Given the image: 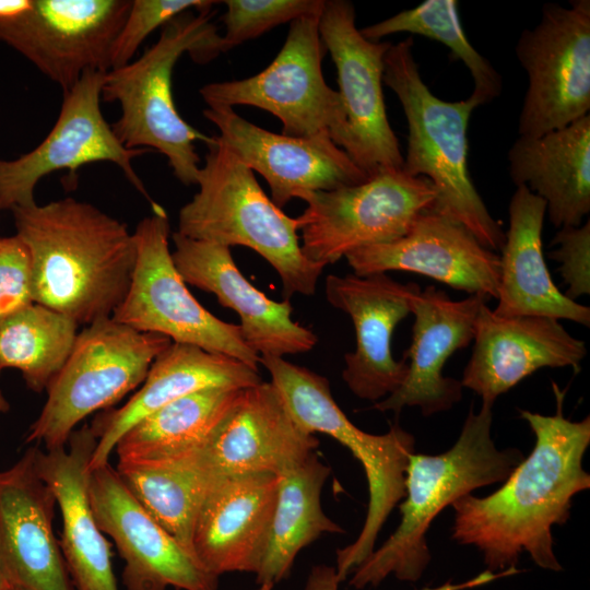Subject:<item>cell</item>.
<instances>
[{
	"label": "cell",
	"instance_id": "38",
	"mask_svg": "<svg viewBox=\"0 0 590 590\" xmlns=\"http://www.w3.org/2000/svg\"><path fill=\"white\" fill-rule=\"evenodd\" d=\"M557 246L548 253L559 263L558 272L568 286L565 295L575 300L590 294V223L560 227L552 240Z\"/></svg>",
	"mask_w": 590,
	"mask_h": 590
},
{
	"label": "cell",
	"instance_id": "31",
	"mask_svg": "<svg viewBox=\"0 0 590 590\" xmlns=\"http://www.w3.org/2000/svg\"><path fill=\"white\" fill-rule=\"evenodd\" d=\"M116 470L149 515L192 552L196 519L220 477L206 471L192 450L156 460L118 461Z\"/></svg>",
	"mask_w": 590,
	"mask_h": 590
},
{
	"label": "cell",
	"instance_id": "19",
	"mask_svg": "<svg viewBox=\"0 0 590 590\" xmlns=\"http://www.w3.org/2000/svg\"><path fill=\"white\" fill-rule=\"evenodd\" d=\"M489 298L481 294L453 300L442 290H414L410 312L414 316L412 342L404 353L408 375L400 388L374 403L375 410L399 413L405 406L420 408L424 416L450 410L462 398L460 380L442 375L448 358L467 347L474 338L475 320Z\"/></svg>",
	"mask_w": 590,
	"mask_h": 590
},
{
	"label": "cell",
	"instance_id": "23",
	"mask_svg": "<svg viewBox=\"0 0 590 590\" xmlns=\"http://www.w3.org/2000/svg\"><path fill=\"white\" fill-rule=\"evenodd\" d=\"M172 238V258L182 280L233 309L245 342L259 356L284 357L315 347L318 337L292 318L290 300H273L255 287L239 271L229 247L178 232Z\"/></svg>",
	"mask_w": 590,
	"mask_h": 590
},
{
	"label": "cell",
	"instance_id": "28",
	"mask_svg": "<svg viewBox=\"0 0 590 590\" xmlns=\"http://www.w3.org/2000/svg\"><path fill=\"white\" fill-rule=\"evenodd\" d=\"M546 203L518 186L508 206L509 227L502 250L493 311L502 317L543 316L590 326V308L568 298L554 283L543 256Z\"/></svg>",
	"mask_w": 590,
	"mask_h": 590
},
{
	"label": "cell",
	"instance_id": "8",
	"mask_svg": "<svg viewBox=\"0 0 590 590\" xmlns=\"http://www.w3.org/2000/svg\"><path fill=\"white\" fill-rule=\"evenodd\" d=\"M170 343L164 335L140 332L113 318L85 326L46 389L47 400L26 442L44 444L46 451L64 448L84 418L110 409L140 387Z\"/></svg>",
	"mask_w": 590,
	"mask_h": 590
},
{
	"label": "cell",
	"instance_id": "1",
	"mask_svg": "<svg viewBox=\"0 0 590 590\" xmlns=\"http://www.w3.org/2000/svg\"><path fill=\"white\" fill-rule=\"evenodd\" d=\"M554 415L519 410L535 437L531 452L492 494H467L451 506V538L473 545L492 573L517 567L527 552L540 568L559 571L553 526L567 522L573 498L590 488L582 459L590 445V417L573 422L564 416L565 391L553 382Z\"/></svg>",
	"mask_w": 590,
	"mask_h": 590
},
{
	"label": "cell",
	"instance_id": "39",
	"mask_svg": "<svg viewBox=\"0 0 590 590\" xmlns=\"http://www.w3.org/2000/svg\"><path fill=\"white\" fill-rule=\"evenodd\" d=\"M520 573H522V570L518 567H512L498 573H492L485 569L462 582H452L451 580H448L438 587H425L422 590H469L485 586L499 578L514 576ZM341 582L334 566L318 564L310 568L303 590H339Z\"/></svg>",
	"mask_w": 590,
	"mask_h": 590
},
{
	"label": "cell",
	"instance_id": "29",
	"mask_svg": "<svg viewBox=\"0 0 590 590\" xmlns=\"http://www.w3.org/2000/svg\"><path fill=\"white\" fill-rule=\"evenodd\" d=\"M507 158L512 182L545 201L555 227L581 225L590 212V115L539 137L519 135Z\"/></svg>",
	"mask_w": 590,
	"mask_h": 590
},
{
	"label": "cell",
	"instance_id": "7",
	"mask_svg": "<svg viewBox=\"0 0 590 590\" xmlns=\"http://www.w3.org/2000/svg\"><path fill=\"white\" fill-rule=\"evenodd\" d=\"M260 364L300 426L339 441L364 469L368 486L365 521L355 541L337 551L334 567L344 581L373 553L382 526L405 495V471L415 452V438L397 423L381 435L358 428L335 402L329 380L316 371L276 356H260Z\"/></svg>",
	"mask_w": 590,
	"mask_h": 590
},
{
	"label": "cell",
	"instance_id": "13",
	"mask_svg": "<svg viewBox=\"0 0 590 590\" xmlns=\"http://www.w3.org/2000/svg\"><path fill=\"white\" fill-rule=\"evenodd\" d=\"M105 75L103 71L84 73L63 92L59 116L47 137L15 160L0 158V211L35 203L34 190L43 177L58 170L74 176L81 166L98 162L117 165L151 206L156 204L132 166L133 158L150 151L123 146L102 114Z\"/></svg>",
	"mask_w": 590,
	"mask_h": 590
},
{
	"label": "cell",
	"instance_id": "4",
	"mask_svg": "<svg viewBox=\"0 0 590 590\" xmlns=\"http://www.w3.org/2000/svg\"><path fill=\"white\" fill-rule=\"evenodd\" d=\"M190 10L161 28L158 39L128 64L106 72L102 98L117 102L120 118L111 125L127 149H154L165 155L175 177L186 186L197 185L200 157L194 142L213 139L177 111L173 98V70L184 54L206 63L226 52L212 19V8Z\"/></svg>",
	"mask_w": 590,
	"mask_h": 590
},
{
	"label": "cell",
	"instance_id": "2",
	"mask_svg": "<svg viewBox=\"0 0 590 590\" xmlns=\"http://www.w3.org/2000/svg\"><path fill=\"white\" fill-rule=\"evenodd\" d=\"M32 258L33 299L79 326L111 318L130 287L137 247L128 226L64 198L11 210Z\"/></svg>",
	"mask_w": 590,
	"mask_h": 590
},
{
	"label": "cell",
	"instance_id": "10",
	"mask_svg": "<svg viewBox=\"0 0 590 590\" xmlns=\"http://www.w3.org/2000/svg\"><path fill=\"white\" fill-rule=\"evenodd\" d=\"M319 17L307 15L291 22L282 48L261 72L203 85L199 93L208 107L253 106L278 117L285 135L327 134L343 150L346 115L339 92L323 78L326 49L319 35Z\"/></svg>",
	"mask_w": 590,
	"mask_h": 590
},
{
	"label": "cell",
	"instance_id": "17",
	"mask_svg": "<svg viewBox=\"0 0 590 590\" xmlns=\"http://www.w3.org/2000/svg\"><path fill=\"white\" fill-rule=\"evenodd\" d=\"M203 115L233 153L266 179L279 208L306 192L353 186L368 178L327 134L299 138L274 133L226 106L206 107Z\"/></svg>",
	"mask_w": 590,
	"mask_h": 590
},
{
	"label": "cell",
	"instance_id": "32",
	"mask_svg": "<svg viewBox=\"0 0 590 590\" xmlns=\"http://www.w3.org/2000/svg\"><path fill=\"white\" fill-rule=\"evenodd\" d=\"M243 389L208 388L178 398L128 429L118 461L156 460L201 447L238 403Z\"/></svg>",
	"mask_w": 590,
	"mask_h": 590
},
{
	"label": "cell",
	"instance_id": "43",
	"mask_svg": "<svg viewBox=\"0 0 590 590\" xmlns=\"http://www.w3.org/2000/svg\"><path fill=\"white\" fill-rule=\"evenodd\" d=\"M273 586L274 585L270 582L260 583L256 590H272Z\"/></svg>",
	"mask_w": 590,
	"mask_h": 590
},
{
	"label": "cell",
	"instance_id": "3",
	"mask_svg": "<svg viewBox=\"0 0 590 590\" xmlns=\"http://www.w3.org/2000/svg\"><path fill=\"white\" fill-rule=\"evenodd\" d=\"M493 404L471 406L457 441L439 455L412 453L405 471V495L394 532L351 574L355 589L377 587L387 577L415 582L432 555L426 533L434 519L458 498L504 482L523 460L517 448L498 449L492 438Z\"/></svg>",
	"mask_w": 590,
	"mask_h": 590
},
{
	"label": "cell",
	"instance_id": "27",
	"mask_svg": "<svg viewBox=\"0 0 590 590\" xmlns=\"http://www.w3.org/2000/svg\"><path fill=\"white\" fill-rule=\"evenodd\" d=\"M259 370L227 355L172 342L152 363L139 390L120 408L98 414L90 425L97 444L90 469L109 463L122 435L167 403L208 388H247L261 382Z\"/></svg>",
	"mask_w": 590,
	"mask_h": 590
},
{
	"label": "cell",
	"instance_id": "16",
	"mask_svg": "<svg viewBox=\"0 0 590 590\" xmlns=\"http://www.w3.org/2000/svg\"><path fill=\"white\" fill-rule=\"evenodd\" d=\"M88 495L99 529L125 562L127 590H217L219 577L149 515L110 463L91 470Z\"/></svg>",
	"mask_w": 590,
	"mask_h": 590
},
{
	"label": "cell",
	"instance_id": "30",
	"mask_svg": "<svg viewBox=\"0 0 590 590\" xmlns=\"http://www.w3.org/2000/svg\"><path fill=\"white\" fill-rule=\"evenodd\" d=\"M331 473L316 452L278 475V494L266 550L257 570L258 585H275L290 576L297 554L321 534H342L321 506L323 485Z\"/></svg>",
	"mask_w": 590,
	"mask_h": 590
},
{
	"label": "cell",
	"instance_id": "40",
	"mask_svg": "<svg viewBox=\"0 0 590 590\" xmlns=\"http://www.w3.org/2000/svg\"><path fill=\"white\" fill-rule=\"evenodd\" d=\"M33 0H0V19L19 15L32 7Z\"/></svg>",
	"mask_w": 590,
	"mask_h": 590
},
{
	"label": "cell",
	"instance_id": "36",
	"mask_svg": "<svg viewBox=\"0 0 590 590\" xmlns=\"http://www.w3.org/2000/svg\"><path fill=\"white\" fill-rule=\"evenodd\" d=\"M208 0H133L116 37L109 57V70L132 61L138 48L156 28L190 10L212 8Z\"/></svg>",
	"mask_w": 590,
	"mask_h": 590
},
{
	"label": "cell",
	"instance_id": "33",
	"mask_svg": "<svg viewBox=\"0 0 590 590\" xmlns=\"http://www.w3.org/2000/svg\"><path fill=\"white\" fill-rule=\"evenodd\" d=\"M78 328L70 317L31 304L0 323V368L20 370L28 389L43 392L72 352Z\"/></svg>",
	"mask_w": 590,
	"mask_h": 590
},
{
	"label": "cell",
	"instance_id": "20",
	"mask_svg": "<svg viewBox=\"0 0 590 590\" xmlns=\"http://www.w3.org/2000/svg\"><path fill=\"white\" fill-rule=\"evenodd\" d=\"M319 446L304 429L271 381L243 389L240 399L213 435L192 450L216 477L280 475L306 460Z\"/></svg>",
	"mask_w": 590,
	"mask_h": 590
},
{
	"label": "cell",
	"instance_id": "9",
	"mask_svg": "<svg viewBox=\"0 0 590 590\" xmlns=\"http://www.w3.org/2000/svg\"><path fill=\"white\" fill-rule=\"evenodd\" d=\"M151 209L133 232L137 261L130 287L111 318L259 370L260 356L247 345L239 326L215 317L190 293L172 258L167 213L158 203Z\"/></svg>",
	"mask_w": 590,
	"mask_h": 590
},
{
	"label": "cell",
	"instance_id": "42",
	"mask_svg": "<svg viewBox=\"0 0 590 590\" xmlns=\"http://www.w3.org/2000/svg\"><path fill=\"white\" fill-rule=\"evenodd\" d=\"M1 371V368H0ZM10 410V404L0 389V413H5Z\"/></svg>",
	"mask_w": 590,
	"mask_h": 590
},
{
	"label": "cell",
	"instance_id": "15",
	"mask_svg": "<svg viewBox=\"0 0 590 590\" xmlns=\"http://www.w3.org/2000/svg\"><path fill=\"white\" fill-rule=\"evenodd\" d=\"M130 5V0H33L27 11L0 19V40L66 92L88 71H109Z\"/></svg>",
	"mask_w": 590,
	"mask_h": 590
},
{
	"label": "cell",
	"instance_id": "34",
	"mask_svg": "<svg viewBox=\"0 0 590 590\" xmlns=\"http://www.w3.org/2000/svg\"><path fill=\"white\" fill-rule=\"evenodd\" d=\"M359 31L373 42H380L397 33H411L437 40L447 46L470 71L474 84L470 97L479 106L500 95L502 76L469 42L459 19L457 0H426Z\"/></svg>",
	"mask_w": 590,
	"mask_h": 590
},
{
	"label": "cell",
	"instance_id": "18",
	"mask_svg": "<svg viewBox=\"0 0 590 590\" xmlns=\"http://www.w3.org/2000/svg\"><path fill=\"white\" fill-rule=\"evenodd\" d=\"M418 284H402L386 273L330 274L326 297L334 308L350 316L355 331V350L344 355L342 378L353 394L374 403L396 392L409 365L392 355L397 324L410 314V298Z\"/></svg>",
	"mask_w": 590,
	"mask_h": 590
},
{
	"label": "cell",
	"instance_id": "37",
	"mask_svg": "<svg viewBox=\"0 0 590 590\" xmlns=\"http://www.w3.org/2000/svg\"><path fill=\"white\" fill-rule=\"evenodd\" d=\"M33 303L27 246L17 235L0 238V323Z\"/></svg>",
	"mask_w": 590,
	"mask_h": 590
},
{
	"label": "cell",
	"instance_id": "35",
	"mask_svg": "<svg viewBox=\"0 0 590 590\" xmlns=\"http://www.w3.org/2000/svg\"><path fill=\"white\" fill-rule=\"evenodd\" d=\"M222 16L225 51L307 15L321 14L324 0H226Z\"/></svg>",
	"mask_w": 590,
	"mask_h": 590
},
{
	"label": "cell",
	"instance_id": "21",
	"mask_svg": "<svg viewBox=\"0 0 590 590\" xmlns=\"http://www.w3.org/2000/svg\"><path fill=\"white\" fill-rule=\"evenodd\" d=\"M344 258L357 275L406 271L469 295L497 297L499 256L464 226L433 211L421 213L403 236Z\"/></svg>",
	"mask_w": 590,
	"mask_h": 590
},
{
	"label": "cell",
	"instance_id": "22",
	"mask_svg": "<svg viewBox=\"0 0 590 590\" xmlns=\"http://www.w3.org/2000/svg\"><path fill=\"white\" fill-rule=\"evenodd\" d=\"M586 355L585 341L573 337L557 319L502 317L484 304L460 382L483 403L494 404L499 396L541 368L569 366L578 371Z\"/></svg>",
	"mask_w": 590,
	"mask_h": 590
},
{
	"label": "cell",
	"instance_id": "6",
	"mask_svg": "<svg viewBox=\"0 0 590 590\" xmlns=\"http://www.w3.org/2000/svg\"><path fill=\"white\" fill-rule=\"evenodd\" d=\"M198 192L178 214V233L226 247L245 246L279 274L285 299L314 295L323 269L306 258L298 220L286 215L262 190L255 173L213 135L205 144Z\"/></svg>",
	"mask_w": 590,
	"mask_h": 590
},
{
	"label": "cell",
	"instance_id": "41",
	"mask_svg": "<svg viewBox=\"0 0 590 590\" xmlns=\"http://www.w3.org/2000/svg\"><path fill=\"white\" fill-rule=\"evenodd\" d=\"M13 586L9 581L7 574L4 571L1 557H0V590H13Z\"/></svg>",
	"mask_w": 590,
	"mask_h": 590
},
{
	"label": "cell",
	"instance_id": "5",
	"mask_svg": "<svg viewBox=\"0 0 590 590\" xmlns=\"http://www.w3.org/2000/svg\"><path fill=\"white\" fill-rule=\"evenodd\" d=\"M382 81L399 98L408 122L402 169L427 178L435 188L429 211L461 224L486 248L500 250L505 232L487 210L468 168L467 131L477 103L470 96L459 102L435 96L421 76L411 37L388 49Z\"/></svg>",
	"mask_w": 590,
	"mask_h": 590
},
{
	"label": "cell",
	"instance_id": "12",
	"mask_svg": "<svg viewBox=\"0 0 590 590\" xmlns=\"http://www.w3.org/2000/svg\"><path fill=\"white\" fill-rule=\"evenodd\" d=\"M515 51L529 79L519 135L539 137L589 115V0L544 4L539 23L521 32Z\"/></svg>",
	"mask_w": 590,
	"mask_h": 590
},
{
	"label": "cell",
	"instance_id": "44",
	"mask_svg": "<svg viewBox=\"0 0 590 590\" xmlns=\"http://www.w3.org/2000/svg\"><path fill=\"white\" fill-rule=\"evenodd\" d=\"M13 590H21V589H16V588H14Z\"/></svg>",
	"mask_w": 590,
	"mask_h": 590
},
{
	"label": "cell",
	"instance_id": "26",
	"mask_svg": "<svg viewBox=\"0 0 590 590\" xmlns=\"http://www.w3.org/2000/svg\"><path fill=\"white\" fill-rule=\"evenodd\" d=\"M96 444L90 425H84L71 434L68 449L37 448L36 464L61 514L59 545L74 589L118 590L110 544L90 504V464Z\"/></svg>",
	"mask_w": 590,
	"mask_h": 590
},
{
	"label": "cell",
	"instance_id": "11",
	"mask_svg": "<svg viewBox=\"0 0 590 590\" xmlns=\"http://www.w3.org/2000/svg\"><path fill=\"white\" fill-rule=\"evenodd\" d=\"M436 191L425 177L385 168L365 181L300 196L307 203L297 217L302 250L327 267L347 253L403 236L416 217L429 211Z\"/></svg>",
	"mask_w": 590,
	"mask_h": 590
},
{
	"label": "cell",
	"instance_id": "24",
	"mask_svg": "<svg viewBox=\"0 0 590 590\" xmlns=\"http://www.w3.org/2000/svg\"><path fill=\"white\" fill-rule=\"evenodd\" d=\"M37 446L0 470V557L13 588L75 590L55 536L57 500L38 473Z\"/></svg>",
	"mask_w": 590,
	"mask_h": 590
},
{
	"label": "cell",
	"instance_id": "25",
	"mask_svg": "<svg viewBox=\"0 0 590 590\" xmlns=\"http://www.w3.org/2000/svg\"><path fill=\"white\" fill-rule=\"evenodd\" d=\"M278 475L246 473L220 477L194 522L191 546L212 575L256 574L268 541Z\"/></svg>",
	"mask_w": 590,
	"mask_h": 590
},
{
	"label": "cell",
	"instance_id": "14",
	"mask_svg": "<svg viewBox=\"0 0 590 590\" xmlns=\"http://www.w3.org/2000/svg\"><path fill=\"white\" fill-rule=\"evenodd\" d=\"M351 1L327 0L319 35L337 69L346 115L345 153L368 177L385 168H402L403 155L388 121L382 78L390 42L365 38L355 24Z\"/></svg>",
	"mask_w": 590,
	"mask_h": 590
}]
</instances>
